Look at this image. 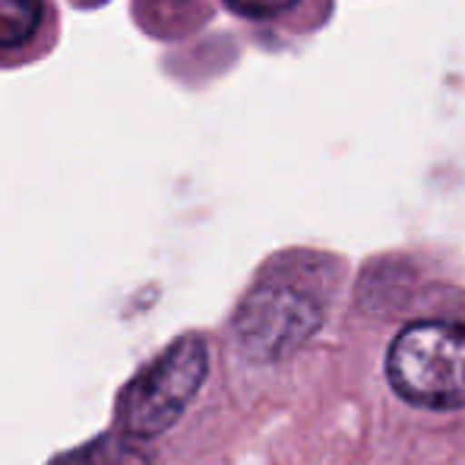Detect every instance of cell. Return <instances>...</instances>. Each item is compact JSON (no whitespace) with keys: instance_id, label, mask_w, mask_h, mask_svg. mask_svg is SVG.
<instances>
[{"instance_id":"277c9868","label":"cell","mask_w":465,"mask_h":465,"mask_svg":"<svg viewBox=\"0 0 465 465\" xmlns=\"http://www.w3.org/2000/svg\"><path fill=\"white\" fill-rule=\"evenodd\" d=\"M54 465H153V460L143 450V440L121 430V434L95 437L86 447L61 456Z\"/></svg>"},{"instance_id":"8992f818","label":"cell","mask_w":465,"mask_h":465,"mask_svg":"<svg viewBox=\"0 0 465 465\" xmlns=\"http://www.w3.org/2000/svg\"><path fill=\"white\" fill-rule=\"evenodd\" d=\"M232 10L244 13V16H272V13L292 6L294 0H225Z\"/></svg>"},{"instance_id":"7a4b0ae2","label":"cell","mask_w":465,"mask_h":465,"mask_svg":"<svg viewBox=\"0 0 465 465\" xmlns=\"http://www.w3.org/2000/svg\"><path fill=\"white\" fill-rule=\"evenodd\" d=\"M209 371L206 342L184 336L140 371L117 399V424L124 434L149 440L168 430L200 392Z\"/></svg>"},{"instance_id":"5b68a950","label":"cell","mask_w":465,"mask_h":465,"mask_svg":"<svg viewBox=\"0 0 465 465\" xmlns=\"http://www.w3.org/2000/svg\"><path fill=\"white\" fill-rule=\"evenodd\" d=\"M42 23V0H0V48L29 42Z\"/></svg>"},{"instance_id":"3957f363","label":"cell","mask_w":465,"mask_h":465,"mask_svg":"<svg viewBox=\"0 0 465 465\" xmlns=\"http://www.w3.org/2000/svg\"><path fill=\"white\" fill-rule=\"evenodd\" d=\"M320 323V311L307 294L285 285L257 288L238 313V339L251 355L279 358L304 342Z\"/></svg>"},{"instance_id":"6da1fadb","label":"cell","mask_w":465,"mask_h":465,"mask_svg":"<svg viewBox=\"0 0 465 465\" xmlns=\"http://www.w3.org/2000/svg\"><path fill=\"white\" fill-rule=\"evenodd\" d=\"M399 396L424 409L465 405V326L424 320L405 326L386 361Z\"/></svg>"}]
</instances>
